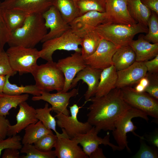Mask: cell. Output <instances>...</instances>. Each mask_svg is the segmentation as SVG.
<instances>
[{
    "mask_svg": "<svg viewBox=\"0 0 158 158\" xmlns=\"http://www.w3.org/2000/svg\"><path fill=\"white\" fill-rule=\"evenodd\" d=\"M1 8L4 19L10 33L21 26L29 15L18 10Z\"/></svg>",
    "mask_w": 158,
    "mask_h": 158,
    "instance_id": "obj_27",
    "label": "cell"
},
{
    "mask_svg": "<svg viewBox=\"0 0 158 158\" xmlns=\"http://www.w3.org/2000/svg\"><path fill=\"white\" fill-rule=\"evenodd\" d=\"M99 132L92 126V128L84 134L77 135L72 138L76 140L83 147V150L88 157L99 145H108L114 151H120L119 147L111 143L110 141V135L108 132L107 135L103 138L99 137L97 135Z\"/></svg>",
    "mask_w": 158,
    "mask_h": 158,
    "instance_id": "obj_15",
    "label": "cell"
},
{
    "mask_svg": "<svg viewBox=\"0 0 158 158\" xmlns=\"http://www.w3.org/2000/svg\"><path fill=\"white\" fill-rule=\"evenodd\" d=\"M123 99L129 106L145 113L155 118H158V100L144 92H136L130 86L121 89Z\"/></svg>",
    "mask_w": 158,
    "mask_h": 158,
    "instance_id": "obj_8",
    "label": "cell"
},
{
    "mask_svg": "<svg viewBox=\"0 0 158 158\" xmlns=\"http://www.w3.org/2000/svg\"><path fill=\"white\" fill-rule=\"evenodd\" d=\"M144 36L140 35L137 40H133L129 44L135 52L136 61L143 62L158 55V43L151 44Z\"/></svg>",
    "mask_w": 158,
    "mask_h": 158,
    "instance_id": "obj_22",
    "label": "cell"
},
{
    "mask_svg": "<svg viewBox=\"0 0 158 158\" xmlns=\"http://www.w3.org/2000/svg\"><path fill=\"white\" fill-rule=\"evenodd\" d=\"M81 38L70 29L61 36L46 41L40 51V58L47 61H53L52 56L57 50L73 51L81 52L80 45Z\"/></svg>",
    "mask_w": 158,
    "mask_h": 158,
    "instance_id": "obj_7",
    "label": "cell"
},
{
    "mask_svg": "<svg viewBox=\"0 0 158 158\" xmlns=\"http://www.w3.org/2000/svg\"><path fill=\"white\" fill-rule=\"evenodd\" d=\"M6 52L12 70L20 75L32 73L38 65L40 51L35 48L21 46H10Z\"/></svg>",
    "mask_w": 158,
    "mask_h": 158,
    "instance_id": "obj_5",
    "label": "cell"
},
{
    "mask_svg": "<svg viewBox=\"0 0 158 158\" xmlns=\"http://www.w3.org/2000/svg\"><path fill=\"white\" fill-rule=\"evenodd\" d=\"M59 133L54 147L56 157L58 158H87L83 149L74 139L70 138L63 129Z\"/></svg>",
    "mask_w": 158,
    "mask_h": 158,
    "instance_id": "obj_16",
    "label": "cell"
},
{
    "mask_svg": "<svg viewBox=\"0 0 158 158\" xmlns=\"http://www.w3.org/2000/svg\"><path fill=\"white\" fill-rule=\"evenodd\" d=\"M57 136L53 133L44 135L34 143L38 150L44 152L51 150L54 147L57 139Z\"/></svg>",
    "mask_w": 158,
    "mask_h": 158,
    "instance_id": "obj_36",
    "label": "cell"
},
{
    "mask_svg": "<svg viewBox=\"0 0 158 158\" xmlns=\"http://www.w3.org/2000/svg\"><path fill=\"white\" fill-rule=\"evenodd\" d=\"M102 39L100 35L95 29L86 33L81 38V54L84 59L95 52Z\"/></svg>",
    "mask_w": 158,
    "mask_h": 158,
    "instance_id": "obj_26",
    "label": "cell"
},
{
    "mask_svg": "<svg viewBox=\"0 0 158 158\" xmlns=\"http://www.w3.org/2000/svg\"><path fill=\"white\" fill-rule=\"evenodd\" d=\"M19 150L9 148L4 150L2 155V158H20V157Z\"/></svg>",
    "mask_w": 158,
    "mask_h": 158,
    "instance_id": "obj_45",
    "label": "cell"
},
{
    "mask_svg": "<svg viewBox=\"0 0 158 158\" xmlns=\"http://www.w3.org/2000/svg\"><path fill=\"white\" fill-rule=\"evenodd\" d=\"M135 117L141 118L147 121L149 120L148 115L145 113L138 109L131 107L121 115L115 123L114 129L112 131V134L120 151L126 148L128 152H131L128 146L127 141V134L128 132L132 133L140 139H144L143 136H140L134 132L137 127L134 125L132 120Z\"/></svg>",
    "mask_w": 158,
    "mask_h": 158,
    "instance_id": "obj_6",
    "label": "cell"
},
{
    "mask_svg": "<svg viewBox=\"0 0 158 158\" xmlns=\"http://www.w3.org/2000/svg\"><path fill=\"white\" fill-rule=\"evenodd\" d=\"M69 107L70 115L67 116L59 112H56V114L54 117L57 119V126L63 129L68 137L72 139L78 134L86 133L92 126L87 121L83 123L78 121V115L82 107L74 104Z\"/></svg>",
    "mask_w": 158,
    "mask_h": 158,
    "instance_id": "obj_9",
    "label": "cell"
},
{
    "mask_svg": "<svg viewBox=\"0 0 158 158\" xmlns=\"http://www.w3.org/2000/svg\"><path fill=\"white\" fill-rule=\"evenodd\" d=\"M28 94L20 95H10L1 94L0 97V116L5 117L9 115V111L12 108L16 109L21 103L29 98Z\"/></svg>",
    "mask_w": 158,
    "mask_h": 158,
    "instance_id": "obj_30",
    "label": "cell"
},
{
    "mask_svg": "<svg viewBox=\"0 0 158 158\" xmlns=\"http://www.w3.org/2000/svg\"><path fill=\"white\" fill-rule=\"evenodd\" d=\"M147 68L143 62L135 61L129 67L117 71L116 88H122L138 83L147 73Z\"/></svg>",
    "mask_w": 158,
    "mask_h": 158,
    "instance_id": "obj_20",
    "label": "cell"
},
{
    "mask_svg": "<svg viewBox=\"0 0 158 158\" xmlns=\"http://www.w3.org/2000/svg\"><path fill=\"white\" fill-rule=\"evenodd\" d=\"M78 94V89L73 88L69 92H57L55 93L42 91L41 95L33 96L32 99L33 101L42 100L47 102L51 105L52 111L59 112L66 115L69 116L70 111L67 109L70 99Z\"/></svg>",
    "mask_w": 158,
    "mask_h": 158,
    "instance_id": "obj_13",
    "label": "cell"
},
{
    "mask_svg": "<svg viewBox=\"0 0 158 158\" xmlns=\"http://www.w3.org/2000/svg\"><path fill=\"white\" fill-rule=\"evenodd\" d=\"M95 30L102 39L120 47L129 45L137 34L147 33L148 28L139 23L129 25L106 22L98 26Z\"/></svg>",
    "mask_w": 158,
    "mask_h": 158,
    "instance_id": "obj_3",
    "label": "cell"
},
{
    "mask_svg": "<svg viewBox=\"0 0 158 158\" xmlns=\"http://www.w3.org/2000/svg\"><path fill=\"white\" fill-rule=\"evenodd\" d=\"M128 9L132 18L137 23L147 27L152 11L140 0H127Z\"/></svg>",
    "mask_w": 158,
    "mask_h": 158,
    "instance_id": "obj_25",
    "label": "cell"
},
{
    "mask_svg": "<svg viewBox=\"0 0 158 158\" xmlns=\"http://www.w3.org/2000/svg\"><path fill=\"white\" fill-rule=\"evenodd\" d=\"M20 152L26 154L20 156L21 158H55L56 157L54 150L44 152L37 149L32 144L23 145Z\"/></svg>",
    "mask_w": 158,
    "mask_h": 158,
    "instance_id": "obj_34",
    "label": "cell"
},
{
    "mask_svg": "<svg viewBox=\"0 0 158 158\" xmlns=\"http://www.w3.org/2000/svg\"><path fill=\"white\" fill-rule=\"evenodd\" d=\"M35 85L42 91L49 92L54 90H62L65 79L64 75L53 61L37 65L31 73Z\"/></svg>",
    "mask_w": 158,
    "mask_h": 158,
    "instance_id": "obj_4",
    "label": "cell"
},
{
    "mask_svg": "<svg viewBox=\"0 0 158 158\" xmlns=\"http://www.w3.org/2000/svg\"><path fill=\"white\" fill-rule=\"evenodd\" d=\"M52 111L51 107H49L47 102L43 108L36 109V116L38 121L42 122L47 129L53 130L56 135L59 133L56 130V123L55 117L52 116L50 112Z\"/></svg>",
    "mask_w": 158,
    "mask_h": 158,
    "instance_id": "obj_32",
    "label": "cell"
},
{
    "mask_svg": "<svg viewBox=\"0 0 158 158\" xmlns=\"http://www.w3.org/2000/svg\"><path fill=\"white\" fill-rule=\"evenodd\" d=\"M135 61V54L129 45L119 47L112 58V65L117 71L129 67Z\"/></svg>",
    "mask_w": 158,
    "mask_h": 158,
    "instance_id": "obj_24",
    "label": "cell"
},
{
    "mask_svg": "<svg viewBox=\"0 0 158 158\" xmlns=\"http://www.w3.org/2000/svg\"><path fill=\"white\" fill-rule=\"evenodd\" d=\"M76 5L80 16L90 11H95L101 13L105 12V0H79Z\"/></svg>",
    "mask_w": 158,
    "mask_h": 158,
    "instance_id": "obj_33",
    "label": "cell"
},
{
    "mask_svg": "<svg viewBox=\"0 0 158 158\" xmlns=\"http://www.w3.org/2000/svg\"><path fill=\"white\" fill-rule=\"evenodd\" d=\"M117 71L113 65L102 70L95 97H100L108 94L116 88Z\"/></svg>",
    "mask_w": 158,
    "mask_h": 158,
    "instance_id": "obj_23",
    "label": "cell"
},
{
    "mask_svg": "<svg viewBox=\"0 0 158 158\" xmlns=\"http://www.w3.org/2000/svg\"><path fill=\"white\" fill-rule=\"evenodd\" d=\"M6 80V75H0V94H3V91Z\"/></svg>",
    "mask_w": 158,
    "mask_h": 158,
    "instance_id": "obj_48",
    "label": "cell"
},
{
    "mask_svg": "<svg viewBox=\"0 0 158 158\" xmlns=\"http://www.w3.org/2000/svg\"><path fill=\"white\" fill-rule=\"evenodd\" d=\"M119 47L112 42L102 39L97 49L92 55L84 59L87 65L103 70L112 65L113 55Z\"/></svg>",
    "mask_w": 158,
    "mask_h": 158,
    "instance_id": "obj_11",
    "label": "cell"
},
{
    "mask_svg": "<svg viewBox=\"0 0 158 158\" xmlns=\"http://www.w3.org/2000/svg\"><path fill=\"white\" fill-rule=\"evenodd\" d=\"M90 158H105L102 148L99 147L92 152L89 157Z\"/></svg>",
    "mask_w": 158,
    "mask_h": 158,
    "instance_id": "obj_47",
    "label": "cell"
},
{
    "mask_svg": "<svg viewBox=\"0 0 158 158\" xmlns=\"http://www.w3.org/2000/svg\"><path fill=\"white\" fill-rule=\"evenodd\" d=\"M149 73H156L158 72V55L153 58L143 62Z\"/></svg>",
    "mask_w": 158,
    "mask_h": 158,
    "instance_id": "obj_42",
    "label": "cell"
},
{
    "mask_svg": "<svg viewBox=\"0 0 158 158\" xmlns=\"http://www.w3.org/2000/svg\"><path fill=\"white\" fill-rule=\"evenodd\" d=\"M47 29L42 14H29L22 26L10 33L7 43L10 47L35 48L42 42L47 33Z\"/></svg>",
    "mask_w": 158,
    "mask_h": 158,
    "instance_id": "obj_2",
    "label": "cell"
},
{
    "mask_svg": "<svg viewBox=\"0 0 158 158\" xmlns=\"http://www.w3.org/2000/svg\"><path fill=\"white\" fill-rule=\"evenodd\" d=\"M144 140L148 142L150 145L158 148V130L157 128L148 134H145L143 136Z\"/></svg>",
    "mask_w": 158,
    "mask_h": 158,
    "instance_id": "obj_44",
    "label": "cell"
},
{
    "mask_svg": "<svg viewBox=\"0 0 158 158\" xmlns=\"http://www.w3.org/2000/svg\"><path fill=\"white\" fill-rule=\"evenodd\" d=\"M102 71L87 65L85 68L78 73L72 80L71 89L74 88L78 82L81 80L87 85V90L84 95L85 100V104L90 98L95 96Z\"/></svg>",
    "mask_w": 158,
    "mask_h": 158,
    "instance_id": "obj_19",
    "label": "cell"
},
{
    "mask_svg": "<svg viewBox=\"0 0 158 158\" xmlns=\"http://www.w3.org/2000/svg\"><path fill=\"white\" fill-rule=\"evenodd\" d=\"M54 0H4L2 8L21 11L28 14H42L53 5Z\"/></svg>",
    "mask_w": 158,
    "mask_h": 158,
    "instance_id": "obj_18",
    "label": "cell"
},
{
    "mask_svg": "<svg viewBox=\"0 0 158 158\" xmlns=\"http://www.w3.org/2000/svg\"><path fill=\"white\" fill-rule=\"evenodd\" d=\"M10 77L9 75H6V80L3 93L10 95H20L25 94H31L33 96L41 95L42 91L35 84L19 86L10 82Z\"/></svg>",
    "mask_w": 158,
    "mask_h": 158,
    "instance_id": "obj_31",
    "label": "cell"
},
{
    "mask_svg": "<svg viewBox=\"0 0 158 158\" xmlns=\"http://www.w3.org/2000/svg\"><path fill=\"white\" fill-rule=\"evenodd\" d=\"M21 140L20 136L16 135L0 141V156L2 151L7 148L20 150L23 146Z\"/></svg>",
    "mask_w": 158,
    "mask_h": 158,
    "instance_id": "obj_38",
    "label": "cell"
},
{
    "mask_svg": "<svg viewBox=\"0 0 158 158\" xmlns=\"http://www.w3.org/2000/svg\"><path fill=\"white\" fill-rule=\"evenodd\" d=\"M16 73L11 67L6 51L4 49L0 50V75H9L11 77Z\"/></svg>",
    "mask_w": 158,
    "mask_h": 158,
    "instance_id": "obj_40",
    "label": "cell"
},
{
    "mask_svg": "<svg viewBox=\"0 0 158 158\" xmlns=\"http://www.w3.org/2000/svg\"><path fill=\"white\" fill-rule=\"evenodd\" d=\"M148 31L144 38L146 40L153 43H158V15L152 11L147 22Z\"/></svg>",
    "mask_w": 158,
    "mask_h": 158,
    "instance_id": "obj_35",
    "label": "cell"
},
{
    "mask_svg": "<svg viewBox=\"0 0 158 158\" xmlns=\"http://www.w3.org/2000/svg\"><path fill=\"white\" fill-rule=\"evenodd\" d=\"M105 4L107 22L129 25L137 23L129 14L127 0H105Z\"/></svg>",
    "mask_w": 158,
    "mask_h": 158,
    "instance_id": "obj_17",
    "label": "cell"
},
{
    "mask_svg": "<svg viewBox=\"0 0 158 158\" xmlns=\"http://www.w3.org/2000/svg\"><path fill=\"white\" fill-rule=\"evenodd\" d=\"M1 3L0 1V50L4 49V45L8 41L10 33L3 16Z\"/></svg>",
    "mask_w": 158,
    "mask_h": 158,
    "instance_id": "obj_41",
    "label": "cell"
},
{
    "mask_svg": "<svg viewBox=\"0 0 158 158\" xmlns=\"http://www.w3.org/2000/svg\"><path fill=\"white\" fill-rule=\"evenodd\" d=\"M1 95V94H0V97Z\"/></svg>",
    "mask_w": 158,
    "mask_h": 158,
    "instance_id": "obj_52",
    "label": "cell"
},
{
    "mask_svg": "<svg viewBox=\"0 0 158 158\" xmlns=\"http://www.w3.org/2000/svg\"><path fill=\"white\" fill-rule=\"evenodd\" d=\"M87 121L99 132L101 130L112 131L117 119L131 107L123 99L121 89L115 88L107 95L93 96L88 102Z\"/></svg>",
    "mask_w": 158,
    "mask_h": 158,
    "instance_id": "obj_1",
    "label": "cell"
},
{
    "mask_svg": "<svg viewBox=\"0 0 158 158\" xmlns=\"http://www.w3.org/2000/svg\"><path fill=\"white\" fill-rule=\"evenodd\" d=\"M53 5L68 24L80 16L78 9L73 0H54Z\"/></svg>",
    "mask_w": 158,
    "mask_h": 158,
    "instance_id": "obj_29",
    "label": "cell"
},
{
    "mask_svg": "<svg viewBox=\"0 0 158 158\" xmlns=\"http://www.w3.org/2000/svg\"><path fill=\"white\" fill-rule=\"evenodd\" d=\"M134 88L136 92H145V88L138 83Z\"/></svg>",
    "mask_w": 158,
    "mask_h": 158,
    "instance_id": "obj_50",
    "label": "cell"
},
{
    "mask_svg": "<svg viewBox=\"0 0 158 158\" xmlns=\"http://www.w3.org/2000/svg\"><path fill=\"white\" fill-rule=\"evenodd\" d=\"M42 15L45 25L47 29H49L50 30L42 42L59 37L71 29L69 24L65 21L54 6H51Z\"/></svg>",
    "mask_w": 158,
    "mask_h": 158,
    "instance_id": "obj_14",
    "label": "cell"
},
{
    "mask_svg": "<svg viewBox=\"0 0 158 158\" xmlns=\"http://www.w3.org/2000/svg\"><path fill=\"white\" fill-rule=\"evenodd\" d=\"M24 130L25 134L21 140L23 145L34 144L44 135L53 133L51 130L47 128L40 121L30 124Z\"/></svg>",
    "mask_w": 158,
    "mask_h": 158,
    "instance_id": "obj_28",
    "label": "cell"
},
{
    "mask_svg": "<svg viewBox=\"0 0 158 158\" xmlns=\"http://www.w3.org/2000/svg\"><path fill=\"white\" fill-rule=\"evenodd\" d=\"M140 148L132 157L135 158H157L158 148L148 145L143 139H140Z\"/></svg>",
    "mask_w": 158,
    "mask_h": 158,
    "instance_id": "obj_37",
    "label": "cell"
},
{
    "mask_svg": "<svg viewBox=\"0 0 158 158\" xmlns=\"http://www.w3.org/2000/svg\"><path fill=\"white\" fill-rule=\"evenodd\" d=\"M151 11L158 15V0H140Z\"/></svg>",
    "mask_w": 158,
    "mask_h": 158,
    "instance_id": "obj_46",
    "label": "cell"
},
{
    "mask_svg": "<svg viewBox=\"0 0 158 158\" xmlns=\"http://www.w3.org/2000/svg\"><path fill=\"white\" fill-rule=\"evenodd\" d=\"M56 64L65 78L64 86L61 91L63 92L71 89V83L76 74L87 66L81 53L76 52L71 56L59 59Z\"/></svg>",
    "mask_w": 158,
    "mask_h": 158,
    "instance_id": "obj_12",
    "label": "cell"
},
{
    "mask_svg": "<svg viewBox=\"0 0 158 158\" xmlns=\"http://www.w3.org/2000/svg\"><path fill=\"white\" fill-rule=\"evenodd\" d=\"M146 76L149 80L148 85L145 88V92L150 95L158 99V73H147Z\"/></svg>",
    "mask_w": 158,
    "mask_h": 158,
    "instance_id": "obj_39",
    "label": "cell"
},
{
    "mask_svg": "<svg viewBox=\"0 0 158 158\" xmlns=\"http://www.w3.org/2000/svg\"><path fill=\"white\" fill-rule=\"evenodd\" d=\"M10 124L9 120L6 117L0 116V141L6 138L8 128Z\"/></svg>",
    "mask_w": 158,
    "mask_h": 158,
    "instance_id": "obj_43",
    "label": "cell"
},
{
    "mask_svg": "<svg viewBox=\"0 0 158 158\" xmlns=\"http://www.w3.org/2000/svg\"><path fill=\"white\" fill-rule=\"evenodd\" d=\"M75 2L76 4V3L79 0H73Z\"/></svg>",
    "mask_w": 158,
    "mask_h": 158,
    "instance_id": "obj_51",
    "label": "cell"
},
{
    "mask_svg": "<svg viewBox=\"0 0 158 158\" xmlns=\"http://www.w3.org/2000/svg\"><path fill=\"white\" fill-rule=\"evenodd\" d=\"M107 22L105 12L92 11L79 16L69 24L71 30L81 38L86 33Z\"/></svg>",
    "mask_w": 158,
    "mask_h": 158,
    "instance_id": "obj_10",
    "label": "cell"
},
{
    "mask_svg": "<svg viewBox=\"0 0 158 158\" xmlns=\"http://www.w3.org/2000/svg\"><path fill=\"white\" fill-rule=\"evenodd\" d=\"M138 83L140 84L145 88L148 85L149 83V80L148 78L146 76V75L145 77L142 78L140 80Z\"/></svg>",
    "mask_w": 158,
    "mask_h": 158,
    "instance_id": "obj_49",
    "label": "cell"
},
{
    "mask_svg": "<svg viewBox=\"0 0 158 158\" xmlns=\"http://www.w3.org/2000/svg\"><path fill=\"white\" fill-rule=\"evenodd\" d=\"M19 109L16 116V123L10 125L8 128L7 136L17 135L30 124L37 122L36 109L25 101L19 105Z\"/></svg>",
    "mask_w": 158,
    "mask_h": 158,
    "instance_id": "obj_21",
    "label": "cell"
}]
</instances>
